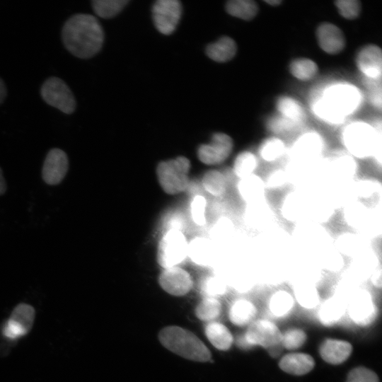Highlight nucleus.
<instances>
[{
    "label": "nucleus",
    "mask_w": 382,
    "mask_h": 382,
    "mask_svg": "<svg viewBox=\"0 0 382 382\" xmlns=\"http://www.w3.org/2000/svg\"><path fill=\"white\" fill-rule=\"evenodd\" d=\"M62 38L66 49L75 57L88 59L101 49L104 32L98 19L92 15L77 13L64 23Z\"/></svg>",
    "instance_id": "obj_1"
},
{
    "label": "nucleus",
    "mask_w": 382,
    "mask_h": 382,
    "mask_svg": "<svg viewBox=\"0 0 382 382\" xmlns=\"http://www.w3.org/2000/svg\"><path fill=\"white\" fill-rule=\"evenodd\" d=\"M161 343L172 352L187 359L207 361L211 353L193 332L175 325L163 328L158 334Z\"/></svg>",
    "instance_id": "obj_2"
},
{
    "label": "nucleus",
    "mask_w": 382,
    "mask_h": 382,
    "mask_svg": "<svg viewBox=\"0 0 382 382\" xmlns=\"http://www.w3.org/2000/svg\"><path fill=\"white\" fill-rule=\"evenodd\" d=\"M297 254L315 259L333 245V238L325 225L303 221L294 224L290 236Z\"/></svg>",
    "instance_id": "obj_3"
},
{
    "label": "nucleus",
    "mask_w": 382,
    "mask_h": 382,
    "mask_svg": "<svg viewBox=\"0 0 382 382\" xmlns=\"http://www.w3.org/2000/svg\"><path fill=\"white\" fill-rule=\"evenodd\" d=\"M358 166L348 153L335 152L320 163V187L347 185L357 179Z\"/></svg>",
    "instance_id": "obj_4"
},
{
    "label": "nucleus",
    "mask_w": 382,
    "mask_h": 382,
    "mask_svg": "<svg viewBox=\"0 0 382 382\" xmlns=\"http://www.w3.org/2000/svg\"><path fill=\"white\" fill-rule=\"evenodd\" d=\"M190 162L184 156L161 161L156 167V175L160 186L168 195L179 194L189 185L188 174Z\"/></svg>",
    "instance_id": "obj_5"
},
{
    "label": "nucleus",
    "mask_w": 382,
    "mask_h": 382,
    "mask_svg": "<svg viewBox=\"0 0 382 382\" xmlns=\"http://www.w3.org/2000/svg\"><path fill=\"white\" fill-rule=\"evenodd\" d=\"M245 345H260L273 357L279 356L284 348L282 333L272 322L260 319L250 324L244 336Z\"/></svg>",
    "instance_id": "obj_6"
},
{
    "label": "nucleus",
    "mask_w": 382,
    "mask_h": 382,
    "mask_svg": "<svg viewBox=\"0 0 382 382\" xmlns=\"http://www.w3.org/2000/svg\"><path fill=\"white\" fill-rule=\"evenodd\" d=\"M188 242L180 230L170 229L159 241L157 262L166 269L177 267L187 257Z\"/></svg>",
    "instance_id": "obj_7"
},
{
    "label": "nucleus",
    "mask_w": 382,
    "mask_h": 382,
    "mask_svg": "<svg viewBox=\"0 0 382 382\" xmlns=\"http://www.w3.org/2000/svg\"><path fill=\"white\" fill-rule=\"evenodd\" d=\"M343 143L353 158L364 159L374 156L378 146L374 132L364 125L351 126L344 134Z\"/></svg>",
    "instance_id": "obj_8"
},
{
    "label": "nucleus",
    "mask_w": 382,
    "mask_h": 382,
    "mask_svg": "<svg viewBox=\"0 0 382 382\" xmlns=\"http://www.w3.org/2000/svg\"><path fill=\"white\" fill-rule=\"evenodd\" d=\"M40 94L50 105L66 114H71L76 109L74 96L66 83L59 78L50 77L42 85Z\"/></svg>",
    "instance_id": "obj_9"
},
{
    "label": "nucleus",
    "mask_w": 382,
    "mask_h": 382,
    "mask_svg": "<svg viewBox=\"0 0 382 382\" xmlns=\"http://www.w3.org/2000/svg\"><path fill=\"white\" fill-rule=\"evenodd\" d=\"M35 317V309L27 303H20L13 310L10 317L3 324L2 335L7 340H16L28 334Z\"/></svg>",
    "instance_id": "obj_10"
},
{
    "label": "nucleus",
    "mask_w": 382,
    "mask_h": 382,
    "mask_svg": "<svg viewBox=\"0 0 382 382\" xmlns=\"http://www.w3.org/2000/svg\"><path fill=\"white\" fill-rule=\"evenodd\" d=\"M381 262L376 250L371 247L350 259L348 266L342 272V277L360 285L368 280Z\"/></svg>",
    "instance_id": "obj_11"
},
{
    "label": "nucleus",
    "mask_w": 382,
    "mask_h": 382,
    "mask_svg": "<svg viewBox=\"0 0 382 382\" xmlns=\"http://www.w3.org/2000/svg\"><path fill=\"white\" fill-rule=\"evenodd\" d=\"M350 318L358 325L367 326L376 318L377 308L371 294L359 288L347 303Z\"/></svg>",
    "instance_id": "obj_12"
},
{
    "label": "nucleus",
    "mask_w": 382,
    "mask_h": 382,
    "mask_svg": "<svg viewBox=\"0 0 382 382\" xmlns=\"http://www.w3.org/2000/svg\"><path fill=\"white\" fill-rule=\"evenodd\" d=\"M231 137L222 132L213 134L209 143L202 144L197 149L199 160L207 165H217L225 161L233 151Z\"/></svg>",
    "instance_id": "obj_13"
},
{
    "label": "nucleus",
    "mask_w": 382,
    "mask_h": 382,
    "mask_svg": "<svg viewBox=\"0 0 382 382\" xmlns=\"http://www.w3.org/2000/svg\"><path fill=\"white\" fill-rule=\"evenodd\" d=\"M182 13V6L177 0H158L152 7V16L156 29L169 35L176 28Z\"/></svg>",
    "instance_id": "obj_14"
},
{
    "label": "nucleus",
    "mask_w": 382,
    "mask_h": 382,
    "mask_svg": "<svg viewBox=\"0 0 382 382\" xmlns=\"http://www.w3.org/2000/svg\"><path fill=\"white\" fill-rule=\"evenodd\" d=\"M308 193L306 220L325 225L335 214L336 207L326 193L319 187L306 190Z\"/></svg>",
    "instance_id": "obj_15"
},
{
    "label": "nucleus",
    "mask_w": 382,
    "mask_h": 382,
    "mask_svg": "<svg viewBox=\"0 0 382 382\" xmlns=\"http://www.w3.org/2000/svg\"><path fill=\"white\" fill-rule=\"evenodd\" d=\"M308 193L306 190L294 188L282 197L279 204L281 216L286 221L296 224L306 220Z\"/></svg>",
    "instance_id": "obj_16"
},
{
    "label": "nucleus",
    "mask_w": 382,
    "mask_h": 382,
    "mask_svg": "<svg viewBox=\"0 0 382 382\" xmlns=\"http://www.w3.org/2000/svg\"><path fill=\"white\" fill-rule=\"evenodd\" d=\"M161 287L170 295L181 296L192 288L190 274L179 266L164 269L158 277Z\"/></svg>",
    "instance_id": "obj_17"
},
{
    "label": "nucleus",
    "mask_w": 382,
    "mask_h": 382,
    "mask_svg": "<svg viewBox=\"0 0 382 382\" xmlns=\"http://www.w3.org/2000/svg\"><path fill=\"white\" fill-rule=\"evenodd\" d=\"M274 211L267 199L245 204L243 219L253 229L262 232L274 226Z\"/></svg>",
    "instance_id": "obj_18"
},
{
    "label": "nucleus",
    "mask_w": 382,
    "mask_h": 382,
    "mask_svg": "<svg viewBox=\"0 0 382 382\" xmlns=\"http://www.w3.org/2000/svg\"><path fill=\"white\" fill-rule=\"evenodd\" d=\"M69 169L66 154L62 149L54 148L47 153L42 170L44 181L50 185L59 184Z\"/></svg>",
    "instance_id": "obj_19"
},
{
    "label": "nucleus",
    "mask_w": 382,
    "mask_h": 382,
    "mask_svg": "<svg viewBox=\"0 0 382 382\" xmlns=\"http://www.w3.org/2000/svg\"><path fill=\"white\" fill-rule=\"evenodd\" d=\"M323 151V143L318 137L308 134L302 137L294 144L291 161L301 164L320 163Z\"/></svg>",
    "instance_id": "obj_20"
},
{
    "label": "nucleus",
    "mask_w": 382,
    "mask_h": 382,
    "mask_svg": "<svg viewBox=\"0 0 382 382\" xmlns=\"http://www.w3.org/2000/svg\"><path fill=\"white\" fill-rule=\"evenodd\" d=\"M316 37L321 50L329 54H337L346 46L343 32L332 23L323 22L319 24L316 28Z\"/></svg>",
    "instance_id": "obj_21"
},
{
    "label": "nucleus",
    "mask_w": 382,
    "mask_h": 382,
    "mask_svg": "<svg viewBox=\"0 0 382 382\" xmlns=\"http://www.w3.org/2000/svg\"><path fill=\"white\" fill-rule=\"evenodd\" d=\"M356 64L359 70L368 78H380L382 72V52L381 48L374 44L363 46L358 51Z\"/></svg>",
    "instance_id": "obj_22"
},
{
    "label": "nucleus",
    "mask_w": 382,
    "mask_h": 382,
    "mask_svg": "<svg viewBox=\"0 0 382 382\" xmlns=\"http://www.w3.org/2000/svg\"><path fill=\"white\" fill-rule=\"evenodd\" d=\"M376 207H371L354 199L342 207V219L352 231L361 233L367 225Z\"/></svg>",
    "instance_id": "obj_23"
},
{
    "label": "nucleus",
    "mask_w": 382,
    "mask_h": 382,
    "mask_svg": "<svg viewBox=\"0 0 382 382\" xmlns=\"http://www.w3.org/2000/svg\"><path fill=\"white\" fill-rule=\"evenodd\" d=\"M220 250L209 238L198 236L188 243L187 256L199 266L212 267Z\"/></svg>",
    "instance_id": "obj_24"
},
{
    "label": "nucleus",
    "mask_w": 382,
    "mask_h": 382,
    "mask_svg": "<svg viewBox=\"0 0 382 382\" xmlns=\"http://www.w3.org/2000/svg\"><path fill=\"white\" fill-rule=\"evenodd\" d=\"M333 245L344 257L351 259L371 247V241L358 232L348 231L339 233L333 239Z\"/></svg>",
    "instance_id": "obj_25"
},
{
    "label": "nucleus",
    "mask_w": 382,
    "mask_h": 382,
    "mask_svg": "<svg viewBox=\"0 0 382 382\" xmlns=\"http://www.w3.org/2000/svg\"><path fill=\"white\" fill-rule=\"evenodd\" d=\"M354 198L371 207L381 206L382 185L374 178H357L353 183Z\"/></svg>",
    "instance_id": "obj_26"
},
{
    "label": "nucleus",
    "mask_w": 382,
    "mask_h": 382,
    "mask_svg": "<svg viewBox=\"0 0 382 382\" xmlns=\"http://www.w3.org/2000/svg\"><path fill=\"white\" fill-rule=\"evenodd\" d=\"M237 193L245 204L258 202L267 198V189L264 178L253 173L238 180Z\"/></svg>",
    "instance_id": "obj_27"
},
{
    "label": "nucleus",
    "mask_w": 382,
    "mask_h": 382,
    "mask_svg": "<svg viewBox=\"0 0 382 382\" xmlns=\"http://www.w3.org/2000/svg\"><path fill=\"white\" fill-rule=\"evenodd\" d=\"M352 351V345L345 340L327 339L319 348L322 359L330 364H340L345 361Z\"/></svg>",
    "instance_id": "obj_28"
},
{
    "label": "nucleus",
    "mask_w": 382,
    "mask_h": 382,
    "mask_svg": "<svg viewBox=\"0 0 382 382\" xmlns=\"http://www.w3.org/2000/svg\"><path fill=\"white\" fill-rule=\"evenodd\" d=\"M236 233V226L232 219L228 216L219 217L210 231V240L219 250H226Z\"/></svg>",
    "instance_id": "obj_29"
},
{
    "label": "nucleus",
    "mask_w": 382,
    "mask_h": 382,
    "mask_svg": "<svg viewBox=\"0 0 382 382\" xmlns=\"http://www.w3.org/2000/svg\"><path fill=\"white\" fill-rule=\"evenodd\" d=\"M315 366L313 357L305 353H290L279 362V368L289 374L301 376L310 372Z\"/></svg>",
    "instance_id": "obj_30"
},
{
    "label": "nucleus",
    "mask_w": 382,
    "mask_h": 382,
    "mask_svg": "<svg viewBox=\"0 0 382 382\" xmlns=\"http://www.w3.org/2000/svg\"><path fill=\"white\" fill-rule=\"evenodd\" d=\"M346 307L347 303L342 299L333 295L321 304L318 318L326 326L333 325L343 316Z\"/></svg>",
    "instance_id": "obj_31"
},
{
    "label": "nucleus",
    "mask_w": 382,
    "mask_h": 382,
    "mask_svg": "<svg viewBox=\"0 0 382 382\" xmlns=\"http://www.w3.org/2000/svg\"><path fill=\"white\" fill-rule=\"evenodd\" d=\"M237 52L236 42L228 36H223L217 41L208 45L206 48L207 56L217 62H226L232 59Z\"/></svg>",
    "instance_id": "obj_32"
},
{
    "label": "nucleus",
    "mask_w": 382,
    "mask_h": 382,
    "mask_svg": "<svg viewBox=\"0 0 382 382\" xmlns=\"http://www.w3.org/2000/svg\"><path fill=\"white\" fill-rule=\"evenodd\" d=\"M257 313L255 305L249 300L239 299L233 302L228 311L232 323L243 326L252 322Z\"/></svg>",
    "instance_id": "obj_33"
},
{
    "label": "nucleus",
    "mask_w": 382,
    "mask_h": 382,
    "mask_svg": "<svg viewBox=\"0 0 382 382\" xmlns=\"http://www.w3.org/2000/svg\"><path fill=\"white\" fill-rule=\"evenodd\" d=\"M205 335L211 344L218 349L227 350L233 342V336L223 324L210 322L205 327Z\"/></svg>",
    "instance_id": "obj_34"
},
{
    "label": "nucleus",
    "mask_w": 382,
    "mask_h": 382,
    "mask_svg": "<svg viewBox=\"0 0 382 382\" xmlns=\"http://www.w3.org/2000/svg\"><path fill=\"white\" fill-rule=\"evenodd\" d=\"M294 298L305 308H313L320 303V294L316 285L307 282H296Z\"/></svg>",
    "instance_id": "obj_35"
},
{
    "label": "nucleus",
    "mask_w": 382,
    "mask_h": 382,
    "mask_svg": "<svg viewBox=\"0 0 382 382\" xmlns=\"http://www.w3.org/2000/svg\"><path fill=\"white\" fill-rule=\"evenodd\" d=\"M257 167L258 159L257 156L250 151L245 150L236 156L232 171L238 179H241L255 173Z\"/></svg>",
    "instance_id": "obj_36"
},
{
    "label": "nucleus",
    "mask_w": 382,
    "mask_h": 382,
    "mask_svg": "<svg viewBox=\"0 0 382 382\" xmlns=\"http://www.w3.org/2000/svg\"><path fill=\"white\" fill-rule=\"evenodd\" d=\"M316 260L322 270L332 273L342 272L346 266L345 257L332 245L325 249Z\"/></svg>",
    "instance_id": "obj_37"
},
{
    "label": "nucleus",
    "mask_w": 382,
    "mask_h": 382,
    "mask_svg": "<svg viewBox=\"0 0 382 382\" xmlns=\"http://www.w3.org/2000/svg\"><path fill=\"white\" fill-rule=\"evenodd\" d=\"M225 8L228 14L243 21L254 19L259 12L258 5L253 0H230Z\"/></svg>",
    "instance_id": "obj_38"
},
{
    "label": "nucleus",
    "mask_w": 382,
    "mask_h": 382,
    "mask_svg": "<svg viewBox=\"0 0 382 382\" xmlns=\"http://www.w3.org/2000/svg\"><path fill=\"white\" fill-rule=\"evenodd\" d=\"M285 150L286 146L282 140L271 137L261 142L258 148V154L262 161L272 163L282 158Z\"/></svg>",
    "instance_id": "obj_39"
},
{
    "label": "nucleus",
    "mask_w": 382,
    "mask_h": 382,
    "mask_svg": "<svg viewBox=\"0 0 382 382\" xmlns=\"http://www.w3.org/2000/svg\"><path fill=\"white\" fill-rule=\"evenodd\" d=\"M289 70L290 74L296 79L306 81L317 75L318 66L312 59L300 57L296 58L290 62Z\"/></svg>",
    "instance_id": "obj_40"
},
{
    "label": "nucleus",
    "mask_w": 382,
    "mask_h": 382,
    "mask_svg": "<svg viewBox=\"0 0 382 382\" xmlns=\"http://www.w3.org/2000/svg\"><path fill=\"white\" fill-rule=\"evenodd\" d=\"M294 305V296L286 290L275 291L269 301L270 311L277 317L287 315L292 310Z\"/></svg>",
    "instance_id": "obj_41"
},
{
    "label": "nucleus",
    "mask_w": 382,
    "mask_h": 382,
    "mask_svg": "<svg viewBox=\"0 0 382 382\" xmlns=\"http://www.w3.org/2000/svg\"><path fill=\"white\" fill-rule=\"evenodd\" d=\"M202 184L204 190L214 197H221L226 191L227 182L224 174L217 170H210L204 173Z\"/></svg>",
    "instance_id": "obj_42"
},
{
    "label": "nucleus",
    "mask_w": 382,
    "mask_h": 382,
    "mask_svg": "<svg viewBox=\"0 0 382 382\" xmlns=\"http://www.w3.org/2000/svg\"><path fill=\"white\" fill-rule=\"evenodd\" d=\"M226 279L218 274L207 276L201 283L200 289L205 298H214L223 296L227 290Z\"/></svg>",
    "instance_id": "obj_43"
},
{
    "label": "nucleus",
    "mask_w": 382,
    "mask_h": 382,
    "mask_svg": "<svg viewBox=\"0 0 382 382\" xmlns=\"http://www.w3.org/2000/svg\"><path fill=\"white\" fill-rule=\"evenodd\" d=\"M128 0H94L92 7L96 14L103 18H110L118 14Z\"/></svg>",
    "instance_id": "obj_44"
},
{
    "label": "nucleus",
    "mask_w": 382,
    "mask_h": 382,
    "mask_svg": "<svg viewBox=\"0 0 382 382\" xmlns=\"http://www.w3.org/2000/svg\"><path fill=\"white\" fill-rule=\"evenodd\" d=\"M330 96V102L335 111L348 112L354 105L356 97L352 90L340 88L333 91Z\"/></svg>",
    "instance_id": "obj_45"
},
{
    "label": "nucleus",
    "mask_w": 382,
    "mask_h": 382,
    "mask_svg": "<svg viewBox=\"0 0 382 382\" xmlns=\"http://www.w3.org/2000/svg\"><path fill=\"white\" fill-rule=\"evenodd\" d=\"M221 311V305L217 299L204 298L197 305L195 313L202 320L212 321L219 316Z\"/></svg>",
    "instance_id": "obj_46"
},
{
    "label": "nucleus",
    "mask_w": 382,
    "mask_h": 382,
    "mask_svg": "<svg viewBox=\"0 0 382 382\" xmlns=\"http://www.w3.org/2000/svg\"><path fill=\"white\" fill-rule=\"evenodd\" d=\"M277 108L286 117L297 120L303 116V109L300 104L289 96H282L277 100Z\"/></svg>",
    "instance_id": "obj_47"
},
{
    "label": "nucleus",
    "mask_w": 382,
    "mask_h": 382,
    "mask_svg": "<svg viewBox=\"0 0 382 382\" xmlns=\"http://www.w3.org/2000/svg\"><path fill=\"white\" fill-rule=\"evenodd\" d=\"M263 178L267 190H281L290 184L288 174L284 168L273 169Z\"/></svg>",
    "instance_id": "obj_48"
},
{
    "label": "nucleus",
    "mask_w": 382,
    "mask_h": 382,
    "mask_svg": "<svg viewBox=\"0 0 382 382\" xmlns=\"http://www.w3.org/2000/svg\"><path fill=\"white\" fill-rule=\"evenodd\" d=\"M306 340L305 332L299 328L289 329L282 334L283 347L294 350L300 348Z\"/></svg>",
    "instance_id": "obj_49"
},
{
    "label": "nucleus",
    "mask_w": 382,
    "mask_h": 382,
    "mask_svg": "<svg viewBox=\"0 0 382 382\" xmlns=\"http://www.w3.org/2000/svg\"><path fill=\"white\" fill-rule=\"evenodd\" d=\"M335 4L340 15L347 20L356 19L361 11V4L359 0H337Z\"/></svg>",
    "instance_id": "obj_50"
},
{
    "label": "nucleus",
    "mask_w": 382,
    "mask_h": 382,
    "mask_svg": "<svg viewBox=\"0 0 382 382\" xmlns=\"http://www.w3.org/2000/svg\"><path fill=\"white\" fill-rule=\"evenodd\" d=\"M207 200L202 195H195L190 204V212L193 221L198 226L206 224Z\"/></svg>",
    "instance_id": "obj_51"
},
{
    "label": "nucleus",
    "mask_w": 382,
    "mask_h": 382,
    "mask_svg": "<svg viewBox=\"0 0 382 382\" xmlns=\"http://www.w3.org/2000/svg\"><path fill=\"white\" fill-rule=\"evenodd\" d=\"M346 382H379V378L374 371L359 366L349 372Z\"/></svg>",
    "instance_id": "obj_52"
},
{
    "label": "nucleus",
    "mask_w": 382,
    "mask_h": 382,
    "mask_svg": "<svg viewBox=\"0 0 382 382\" xmlns=\"http://www.w3.org/2000/svg\"><path fill=\"white\" fill-rule=\"evenodd\" d=\"M372 285L380 289L382 285V269L380 265L371 274L369 279Z\"/></svg>",
    "instance_id": "obj_53"
},
{
    "label": "nucleus",
    "mask_w": 382,
    "mask_h": 382,
    "mask_svg": "<svg viewBox=\"0 0 382 382\" xmlns=\"http://www.w3.org/2000/svg\"><path fill=\"white\" fill-rule=\"evenodd\" d=\"M6 87L4 81L0 78V105L4 102L6 97Z\"/></svg>",
    "instance_id": "obj_54"
},
{
    "label": "nucleus",
    "mask_w": 382,
    "mask_h": 382,
    "mask_svg": "<svg viewBox=\"0 0 382 382\" xmlns=\"http://www.w3.org/2000/svg\"><path fill=\"white\" fill-rule=\"evenodd\" d=\"M6 190V184L0 168V195H4Z\"/></svg>",
    "instance_id": "obj_55"
},
{
    "label": "nucleus",
    "mask_w": 382,
    "mask_h": 382,
    "mask_svg": "<svg viewBox=\"0 0 382 382\" xmlns=\"http://www.w3.org/2000/svg\"><path fill=\"white\" fill-rule=\"evenodd\" d=\"M264 1L272 6H277L282 3V0H265Z\"/></svg>",
    "instance_id": "obj_56"
}]
</instances>
